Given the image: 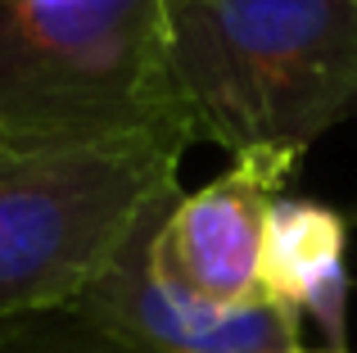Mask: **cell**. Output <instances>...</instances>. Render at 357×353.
Listing matches in <instances>:
<instances>
[{
    "instance_id": "obj_1",
    "label": "cell",
    "mask_w": 357,
    "mask_h": 353,
    "mask_svg": "<svg viewBox=\"0 0 357 353\" xmlns=\"http://www.w3.org/2000/svg\"><path fill=\"white\" fill-rule=\"evenodd\" d=\"M190 141L294 159L357 100V0H163Z\"/></svg>"
},
{
    "instance_id": "obj_2",
    "label": "cell",
    "mask_w": 357,
    "mask_h": 353,
    "mask_svg": "<svg viewBox=\"0 0 357 353\" xmlns=\"http://www.w3.org/2000/svg\"><path fill=\"white\" fill-rule=\"evenodd\" d=\"M190 141L163 0H0V150Z\"/></svg>"
},
{
    "instance_id": "obj_3",
    "label": "cell",
    "mask_w": 357,
    "mask_h": 353,
    "mask_svg": "<svg viewBox=\"0 0 357 353\" xmlns=\"http://www.w3.org/2000/svg\"><path fill=\"white\" fill-rule=\"evenodd\" d=\"M176 136L0 150V322L73 308L158 209L181 200Z\"/></svg>"
},
{
    "instance_id": "obj_4",
    "label": "cell",
    "mask_w": 357,
    "mask_h": 353,
    "mask_svg": "<svg viewBox=\"0 0 357 353\" xmlns=\"http://www.w3.org/2000/svg\"><path fill=\"white\" fill-rule=\"evenodd\" d=\"M167 213L172 204L158 209L122 245V254L105 267L100 281H91L73 313L145 353H294L303 336V317L294 308L276 299L208 303L154 272L149 240Z\"/></svg>"
},
{
    "instance_id": "obj_5",
    "label": "cell",
    "mask_w": 357,
    "mask_h": 353,
    "mask_svg": "<svg viewBox=\"0 0 357 353\" xmlns=\"http://www.w3.org/2000/svg\"><path fill=\"white\" fill-rule=\"evenodd\" d=\"M294 159L244 154L208 186L181 195L154 240L149 263L163 281L208 303H258L262 294V245L271 204L285 195Z\"/></svg>"
},
{
    "instance_id": "obj_6",
    "label": "cell",
    "mask_w": 357,
    "mask_h": 353,
    "mask_svg": "<svg viewBox=\"0 0 357 353\" xmlns=\"http://www.w3.org/2000/svg\"><path fill=\"white\" fill-rule=\"evenodd\" d=\"M262 294L298 317H317L335 353H344L349 308V222L335 209L298 195H280L267 218Z\"/></svg>"
},
{
    "instance_id": "obj_7",
    "label": "cell",
    "mask_w": 357,
    "mask_h": 353,
    "mask_svg": "<svg viewBox=\"0 0 357 353\" xmlns=\"http://www.w3.org/2000/svg\"><path fill=\"white\" fill-rule=\"evenodd\" d=\"M0 353H145V349H131L122 340L105 336L73 308H54V313L0 322Z\"/></svg>"
},
{
    "instance_id": "obj_8",
    "label": "cell",
    "mask_w": 357,
    "mask_h": 353,
    "mask_svg": "<svg viewBox=\"0 0 357 353\" xmlns=\"http://www.w3.org/2000/svg\"><path fill=\"white\" fill-rule=\"evenodd\" d=\"M294 353H307V349H294ZM326 353H335V349H326Z\"/></svg>"
}]
</instances>
